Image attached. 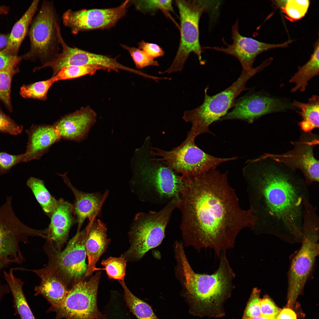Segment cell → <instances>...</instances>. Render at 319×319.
<instances>
[{"label": "cell", "mask_w": 319, "mask_h": 319, "mask_svg": "<svg viewBox=\"0 0 319 319\" xmlns=\"http://www.w3.org/2000/svg\"><path fill=\"white\" fill-rule=\"evenodd\" d=\"M303 132L299 140L293 143V149L283 154H266L263 155L293 170H300L309 185L319 182V161L313 153L314 147L318 144V137L311 132Z\"/></svg>", "instance_id": "5bb4252c"}, {"label": "cell", "mask_w": 319, "mask_h": 319, "mask_svg": "<svg viewBox=\"0 0 319 319\" xmlns=\"http://www.w3.org/2000/svg\"><path fill=\"white\" fill-rule=\"evenodd\" d=\"M261 290L257 288H254L245 308L242 318H254L261 316Z\"/></svg>", "instance_id": "8d00e7d4"}, {"label": "cell", "mask_w": 319, "mask_h": 319, "mask_svg": "<svg viewBox=\"0 0 319 319\" xmlns=\"http://www.w3.org/2000/svg\"><path fill=\"white\" fill-rule=\"evenodd\" d=\"M86 228L85 247L88 259L86 276L88 277L96 271V263L106 250L110 240L107 236L106 225L100 219L89 221Z\"/></svg>", "instance_id": "44dd1931"}, {"label": "cell", "mask_w": 319, "mask_h": 319, "mask_svg": "<svg viewBox=\"0 0 319 319\" xmlns=\"http://www.w3.org/2000/svg\"><path fill=\"white\" fill-rule=\"evenodd\" d=\"M295 170L269 157L248 160L242 170L250 208L256 218L253 230L301 242L308 185Z\"/></svg>", "instance_id": "7a4b0ae2"}, {"label": "cell", "mask_w": 319, "mask_h": 319, "mask_svg": "<svg viewBox=\"0 0 319 319\" xmlns=\"http://www.w3.org/2000/svg\"><path fill=\"white\" fill-rule=\"evenodd\" d=\"M226 251L220 255L219 267L211 275L196 273L191 267L185 252L174 255L175 276L184 294L191 300L201 315L219 317L224 315L223 305L234 288L235 274L226 257Z\"/></svg>", "instance_id": "3957f363"}, {"label": "cell", "mask_w": 319, "mask_h": 319, "mask_svg": "<svg viewBox=\"0 0 319 319\" xmlns=\"http://www.w3.org/2000/svg\"><path fill=\"white\" fill-rule=\"evenodd\" d=\"M228 172L216 169L193 175H182L183 185L177 208L181 214L180 229L184 246L198 252H221L233 248L243 229L253 230L256 218L250 208H242Z\"/></svg>", "instance_id": "6da1fadb"}, {"label": "cell", "mask_w": 319, "mask_h": 319, "mask_svg": "<svg viewBox=\"0 0 319 319\" xmlns=\"http://www.w3.org/2000/svg\"><path fill=\"white\" fill-rule=\"evenodd\" d=\"M31 271L41 279L40 285L35 287V295L43 296L52 306H57L61 303L69 291L65 285L44 268Z\"/></svg>", "instance_id": "603a6c76"}, {"label": "cell", "mask_w": 319, "mask_h": 319, "mask_svg": "<svg viewBox=\"0 0 319 319\" xmlns=\"http://www.w3.org/2000/svg\"><path fill=\"white\" fill-rule=\"evenodd\" d=\"M129 1H125L119 6L111 8L69 9L62 15L63 24L75 35L82 31L110 28L125 15Z\"/></svg>", "instance_id": "9a60e30c"}, {"label": "cell", "mask_w": 319, "mask_h": 319, "mask_svg": "<svg viewBox=\"0 0 319 319\" xmlns=\"http://www.w3.org/2000/svg\"><path fill=\"white\" fill-rule=\"evenodd\" d=\"M259 71L257 68L250 70H242L239 77L232 85L212 96L208 95L206 88L203 103L195 109L184 112L183 119L192 125L187 135L196 139L202 134H213L209 126L226 114L233 107L237 97L243 91L248 89L245 87L247 81Z\"/></svg>", "instance_id": "5b68a950"}, {"label": "cell", "mask_w": 319, "mask_h": 319, "mask_svg": "<svg viewBox=\"0 0 319 319\" xmlns=\"http://www.w3.org/2000/svg\"><path fill=\"white\" fill-rule=\"evenodd\" d=\"M39 1V0L33 1L26 12L15 23L9 33L7 45L1 51L11 55L18 56L20 46L28 32L29 27L37 11Z\"/></svg>", "instance_id": "cb8c5ba5"}, {"label": "cell", "mask_w": 319, "mask_h": 319, "mask_svg": "<svg viewBox=\"0 0 319 319\" xmlns=\"http://www.w3.org/2000/svg\"><path fill=\"white\" fill-rule=\"evenodd\" d=\"M26 132L28 141L22 162L40 159L61 139L54 125H32Z\"/></svg>", "instance_id": "7402d4cb"}, {"label": "cell", "mask_w": 319, "mask_h": 319, "mask_svg": "<svg viewBox=\"0 0 319 319\" xmlns=\"http://www.w3.org/2000/svg\"><path fill=\"white\" fill-rule=\"evenodd\" d=\"M24 154L12 155L0 152V176L9 172L16 164L22 162Z\"/></svg>", "instance_id": "ab89813d"}, {"label": "cell", "mask_w": 319, "mask_h": 319, "mask_svg": "<svg viewBox=\"0 0 319 319\" xmlns=\"http://www.w3.org/2000/svg\"><path fill=\"white\" fill-rule=\"evenodd\" d=\"M97 116L95 111L88 106L64 116L53 125L61 139L81 141L87 136Z\"/></svg>", "instance_id": "ac0fdd59"}, {"label": "cell", "mask_w": 319, "mask_h": 319, "mask_svg": "<svg viewBox=\"0 0 319 319\" xmlns=\"http://www.w3.org/2000/svg\"><path fill=\"white\" fill-rule=\"evenodd\" d=\"M289 107L279 99L258 94H247L235 100L233 109L219 121L240 120L251 123L261 116L284 111Z\"/></svg>", "instance_id": "2e32d148"}, {"label": "cell", "mask_w": 319, "mask_h": 319, "mask_svg": "<svg viewBox=\"0 0 319 319\" xmlns=\"http://www.w3.org/2000/svg\"><path fill=\"white\" fill-rule=\"evenodd\" d=\"M318 39L315 43L313 53L310 59L304 65L298 67L297 72L289 80L296 86L291 90L294 93L299 90L304 91L308 85V82L312 78L319 74V46Z\"/></svg>", "instance_id": "484cf974"}, {"label": "cell", "mask_w": 319, "mask_h": 319, "mask_svg": "<svg viewBox=\"0 0 319 319\" xmlns=\"http://www.w3.org/2000/svg\"><path fill=\"white\" fill-rule=\"evenodd\" d=\"M294 106L300 110L298 112L302 120L298 124L302 131L311 132L313 129L319 127V99L318 96L314 95L309 99L307 102L304 103L294 100Z\"/></svg>", "instance_id": "4316f807"}, {"label": "cell", "mask_w": 319, "mask_h": 319, "mask_svg": "<svg viewBox=\"0 0 319 319\" xmlns=\"http://www.w3.org/2000/svg\"><path fill=\"white\" fill-rule=\"evenodd\" d=\"M73 214L72 204L62 198L58 200L47 229V239L52 241L58 250H61L68 239L69 230L75 222Z\"/></svg>", "instance_id": "ffe728a7"}, {"label": "cell", "mask_w": 319, "mask_h": 319, "mask_svg": "<svg viewBox=\"0 0 319 319\" xmlns=\"http://www.w3.org/2000/svg\"><path fill=\"white\" fill-rule=\"evenodd\" d=\"M26 184L44 212L50 217L57 206L58 200L51 195L42 180L31 177L27 180Z\"/></svg>", "instance_id": "83f0119b"}, {"label": "cell", "mask_w": 319, "mask_h": 319, "mask_svg": "<svg viewBox=\"0 0 319 319\" xmlns=\"http://www.w3.org/2000/svg\"><path fill=\"white\" fill-rule=\"evenodd\" d=\"M14 263L13 261L0 258V276L2 270L7 267L10 264ZM10 292L7 284L3 283L0 278V301L6 294Z\"/></svg>", "instance_id": "7bdbcfd3"}, {"label": "cell", "mask_w": 319, "mask_h": 319, "mask_svg": "<svg viewBox=\"0 0 319 319\" xmlns=\"http://www.w3.org/2000/svg\"><path fill=\"white\" fill-rule=\"evenodd\" d=\"M10 7L5 5L0 6V17L3 15H6L9 12Z\"/></svg>", "instance_id": "bcb514c9"}, {"label": "cell", "mask_w": 319, "mask_h": 319, "mask_svg": "<svg viewBox=\"0 0 319 319\" xmlns=\"http://www.w3.org/2000/svg\"><path fill=\"white\" fill-rule=\"evenodd\" d=\"M121 46L129 53L136 68L143 69L149 66H159L157 61L148 56L141 50L123 45Z\"/></svg>", "instance_id": "d590c367"}, {"label": "cell", "mask_w": 319, "mask_h": 319, "mask_svg": "<svg viewBox=\"0 0 319 319\" xmlns=\"http://www.w3.org/2000/svg\"><path fill=\"white\" fill-rule=\"evenodd\" d=\"M302 245L293 258L288 274L286 307L292 309L302 293L319 253V233L302 234Z\"/></svg>", "instance_id": "4fadbf2b"}, {"label": "cell", "mask_w": 319, "mask_h": 319, "mask_svg": "<svg viewBox=\"0 0 319 319\" xmlns=\"http://www.w3.org/2000/svg\"><path fill=\"white\" fill-rule=\"evenodd\" d=\"M195 139L186 136L179 145L170 150L152 147V153L159 160L181 175H193L216 169L221 163L237 159L222 158L206 153L196 144Z\"/></svg>", "instance_id": "9c48e42d"}, {"label": "cell", "mask_w": 319, "mask_h": 319, "mask_svg": "<svg viewBox=\"0 0 319 319\" xmlns=\"http://www.w3.org/2000/svg\"><path fill=\"white\" fill-rule=\"evenodd\" d=\"M30 26V49L21 57L32 61L38 59L43 65L52 59L59 49V21L52 2L43 1Z\"/></svg>", "instance_id": "ba28073f"}, {"label": "cell", "mask_w": 319, "mask_h": 319, "mask_svg": "<svg viewBox=\"0 0 319 319\" xmlns=\"http://www.w3.org/2000/svg\"><path fill=\"white\" fill-rule=\"evenodd\" d=\"M87 234L86 227L77 231L62 251L57 250L49 239L44 246L48 259L44 268L58 278L69 290L85 280L87 269L85 247Z\"/></svg>", "instance_id": "52a82bcc"}, {"label": "cell", "mask_w": 319, "mask_h": 319, "mask_svg": "<svg viewBox=\"0 0 319 319\" xmlns=\"http://www.w3.org/2000/svg\"><path fill=\"white\" fill-rule=\"evenodd\" d=\"M127 260L123 257H110L103 260L101 264L104 268H97L96 270H105L109 277L118 281H124Z\"/></svg>", "instance_id": "d6a6232c"}, {"label": "cell", "mask_w": 319, "mask_h": 319, "mask_svg": "<svg viewBox=\"0 0 319 319\" xmlns=\"http://www.w3.org/2000/svg\"><path fill=\"white\" fill-rule=\"evenodd\" d=\"M139 48L143 51L148 56L154 59L161 57L164 54V51L158 45L145 42L144 40L139 43Z\"/></svg>", "instance_id": "60d3db41"}, {"label": "cell", "mask_w": 319, "mask_h": 319, "mask_svg": "<svg viewBox=\"0 0 319 319\" xmlns=\"http://www.w3.org/2000/svg\"><path fill=\"white\" fill-rule=\"evenodd\" d=\"M232 38L233 43H226L225 48L218 47H205L222 52L237 58L240 62L242 70H250L257 56L261 53L273 48L286 47L292 41L288 40L284 43L271 44L260 42L250 38L243 36L239 32L238 21L232 27Z\"/></svg>", "instance_id": "e0dca14e"}, {"label": "cell", "mask_w": 319, "mask_h": 319, "mask_svg": "<svg viewBox=\"0 0 319 319\" xmlns=\"http://www.w3.org/2000/svg\"><path fill=\"white\" fill-rule=\"evenodd\" d=\"M242 319H270L263 317L261 316L254 318H242Z\"/></svg>", "instance_id": "7dc6e473"}, {"label": "cell", "mask_w": 319, "mask_h": 319, "mask_svg": "<svg viewBox=\"0 0 319 319\" xmlns=\"http://www.w3.org/2000/svg\"><path fill=\"white\" fill-rule=\"evenodd\" d=\"M152 147L150 138L148 136L135 151L131 187L142 202L166 204L174 198H179L183 182L180 175L152 154Z\"/></svg>", "instance_id": "277c9868"}, {"label": "cell", "mask_w": 319, "mask_h": 319, "mask_svg": "<svg viewBox=\"0 0 319 319\" xmlns=\"http://www.w3.org/2000/svg\"><path fill=\"white\" fill-rule=\"evenodd\" d=\"M101 272H97L88 280L79 281L69 290L63 302L51 306L48 312H54L55 319H107L99 310L97 296Z\"/></svg>", "instance_id": "8fae6325"}, {"label": "cell", "mask_w": 319, "mask_h": 319, "mask_svg": "<svg viewBox=\"0 0 319 319\" xmlns=\"http://www.w3.org/2000/svg\"><path fill=\"white\" fill-rule=\"evenodd\" d=\"M118 281L124 290V298L126 306L137 319H159L148 304L131 292L124 281Z\"/></svg>", "instance_id": "f1b7e54d"}, {"label": "cell", "mask_w": 319, "mask_h": 319, "mask_svg": "<svg viewBox=\"0 0 319 319\" xmlns=\"http://www.w3.org/2000/svg\"><path fill=\"white\" fill-rule=\"evenodd\" d=\"M106 70L104 67L96 65L69 66L62 67L53 76L56 82L75 79L87 75H93L98 70ZM53 77V76H52Z\"/></svg>", "instance_id": "1f68e13d"}, {"label": "cell", "mask_w": 319, "mask_h": 319, "mask_svg": "<svg viewBox=\"0 0 319 319\" xmlns=\"http://www.w3.org/2000/svg\"><path fill=\"white\" fill-rule=\"evenodd\" d=\"M14 270V268H11L9 272L4 270L3 276L13 297L14 314L18 315L21 319H35L23 290L24 282L14 276L13 272Z\"/></svg>", "instance_id": "d4e9b609"}, {"label": "cell", "mask_w": 319, "mask_h": 319, "mask_svg": "<svg viewBox=\"0 0 319 319\" xmlns=\"http://www.w3.org/2000/svg\"><path fill=\"white\" fill-rule=\"evenodd\" d=\"M56 82L54 77L52 76L45 80L23 85L20 89L19 93L24 98L45 101L49 89Z\"/></svg>", "instance_id": "4dcf8cb0"}, {"label": "cell", "mask_w": 319, "mask_h": 319, "mask_svg": "<svg viewBox=\"0 0 319 319\" xmlns=\"http://www.w3.org/2000/svg\"><path fill=\"white\" fill-rule=\"evenodd\" d=\"M308 0H286L281 7L285 17L291 22L297 21L304 17L310 6Z\"/></svg>", "instance_id": "836d02e7"}, {"label": "cell", "mask_w": 319, "mask_h": 319, "mask_svg": "<svg viewBox=\"0 0 319 319\" xmlns=\"http://www.w3.org/2000/svg\"><path fill=\"white\" fill-rule=\"evenodd\" d=\"M18 66H13L0 71V101L10 112L13 110L11 98L12 81L19 71Z\"/></svg>", "instance_id": "f546056e"}, {"label": "cell", "mask_w": 319, "mask_h": 319, "mask_svg": "<svg viewBox=\"0 0 319 319\" xmlns=\"http://www.w3.org/2000/svg\"><path fill=\"white\" fill-rule=\"evenodd\" d=\"M12 202V196H6V202L0 207V258L20 265L25 261L20 243L27 244L30 236H39L46 240L48 232L47 229L35 230L22 222L13 211Z\"/></svg>", "instance_id": "7c38bea8"}, {"label": "cell", "mask_w": 319, "mask_h": 319, "mask_svg": "<svg viewBox=\"0 0 319 319\" xmlns=\"http://www.w3.org/2000/svg\"><path fill=\"white\" fill-rule=\"evenodd\" d=\"M276 319H297V317L292 309L285 307L281 309Z\"/></svg>", "instance_id": "ee69618b"}, {"label": "cell", "mask_w": 319, "mask_h": 319, "mask_svg": "<svg viewBox=\"0 0 319 319\" xmlns=\"http://www.w3.org/2000/svg\"><path fill=\"white\" fill-rule=\"evenodd\" d=\"M180 20V39L175 58L170 66L160 74L180 72L183 70L190 54L197 56L201 64L203 48L200 44L199 23L200 17L208 6L206 1L177 0Z\"/></svg>", "instance_id": "30bf717a"}, {"label": "cell", "mask_w": 319, "mask_h": 319, "mask_svg": "<svg viewBox=\"0 0 319 319\" xmlns=\"http://www.w3.org/2000/svg\"><path fill=\"white\" fill-rule=\"evenodd\" d=\"M23 128L22 126L17 124L4 113L0 106V132L17 135L22 132Z\"/></svg>", "instance_id": "74e56055"}, {"label": "cell", "mask_w": 319, "mask_h": 319, "mask_svg": "<svg viewBox=\"0 0 319 319\" xmlns=\"http://www.w3.org/2000/svg\"><path fill=\"white\" fill-rule=\"evenodd\" d=\"M59 175L74 195L73 213L78 224L77 231H80L86 219L91 221L101 215L102 207L108 192L106 191L104 194H102L100 192L90 193L80 191L72 185L66 173Z\"/></svg>", "instance_id": "d6986e66"}, {"label": "cell", "mask_w": 319, "mask_h": 319, "mask_svg": "<svg viewBox=\"0 0 319 319\" xmlns=\"http://www.w3.org/2000/svg\"><path fill=\"white\" fill-rule=\"evenodd\" d=\"M261 316L270 319H276L281 309L268 296L261 299Z\"/></svg>", "instance_id": "f35d334b"}, {"label": "cell", "mask_w": 319, "mask_h": 319, "mask_svg": "<svg viewBox=\"0 0 319 319\" xmlns=\"http://www.w3.org/2000/svg\"><path fill=\"white\" fill-rule=\"evenodd\" d=\"M22 60L21 56L11 55L0 51V71L13 66L19 65Z\"/></svg>", "instance_id": "b9f144b4"}, {"label": "cell", "mask_w": 319, "mask_h": 319, "mask_svg": "<svg viewBox=\"0 0 319 319\" xmlns=\"http://www.w3.org/2000/svg\"><path fill=\"white\" fill-rule=\"evenodd\" d=\"M136 9L144 13H154L160 10L173 12L171 0H136L134 1Z\"/></svg>", "instance_id": "e575fe53"}, {"label": "cell", "mask_w": 319, "mask_h": 319, "mask_svg": "<svg viewBox=\"0 0 319 319\" xmlns=\"http://www.w3.org/2000/svg\"><path fill=\"white\" fill-rule=\"evenodd\" d=\"M174 198L158 211L140 212L135 216L128 233L131 246L121 256L126 260H140L151 249L159 245L178 200Z\"/></svg>", "instance_id": "8992f818"}, {"label": "cell", "mask_w": 319, "mask_h": 319, "mask_svg": "<svg viewBox=\"0 0 319 319\" xmlns=\"http://www.w3.org/2000/svg\"><path fill=\"white\" fill-rule=\"evenodd\" d=\"M9 33L0 34V51L4 49L9 42Z\"/></svg>", "instance_id": "f6af8a7d"}]
</instances>
